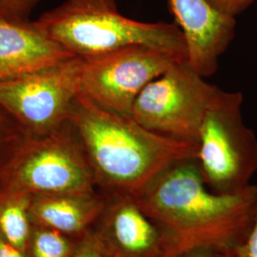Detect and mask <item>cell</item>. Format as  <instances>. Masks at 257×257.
I'll return each instance as SVG.
<instances>
[{"mask_svg":"<svg viewBox=\"0 0 257 257\" xmlns=\"http://www.w3.org/2000/svg\"><path fill=\"white\" fill-rule=\"evenodd\" d=\"M222 254L224 257H257V199L254 220L247 238Z\"/></svg>","mask_w":257,"mask_h":257,"instance_id":"cell-17","label":"cell"},{"mask_svg":"<svg viewBox=\"0 0 257 257\" xmlns=\"http://www.w3.org/2000/svg\"><path fill=\"white\" fill-rule=\"evenodd\" d=\"M135 198L161 231L165 257L196 247L225 253L252 228L257 185L231 194L212 193L191 158L168 168Z\"/></svg>","mask_w":257,"mask_h":257,"instance_id":"cell-1","label":"cell"},{"mask_svg":"<svg viewBox=\"0 0 257 257\" xmlns=\"http://www.w3.org/2000/svg\"><path fill=\"white\" fill-rule=\"evenodd\" d=\"M84 59L78 56L18 78L0 80V105L28 138H42L68 121L80 94Z\"/></svg>","mask_w":257,"mask_h":257,"instance_id":"cell-7","label":"cell"},{"mask_svg":"<svg viewBox=\"0 0 257 257\" xmlns=\"http://www.w3.org/2000/svg\"><path fill=\"white\" fill-rule=\"evenodd\" d=\"M74 257H102L90 233L85 236L80 248Z\"/></svg>","mask_w":257,"mask_h":257,"instance_id":"cell-19","label":"cell"},{"mask_svg":"<svg viewBox=\"0 0 257 257\" xmlns=\"http://www.w3.org/2000/svg\"><path fill=\"white\" fill-rule=\"evenodd\" d=\"M84 238H76L51 228L33 225L25 253L27 257H74Z\"/></svg>","mask_w":257,"mask_h":257,"instance_id":"cell-14","label":"cell"},{"mask_svg":"<svg viewBox=\"0 0 257 257\" xmlns=\"http://www.w3.org/2000/svg\"><path fill=\"white\" fill-rule=\"evenodd\" d=\"M75 55L29 24L0 19V80L18 78Z\"/></svg>","mask_w":257,"mask_h":257,"instance_id":"cell-11","label":"cell"},{"mask_svg":"<svg viewBox=\"0 0 257 257\" xmlns=\"http://www.w3.org/2000/svg\"><path fill=\"white\" fill-rule=\"evenodd\" d=\"M32 24L83 59L135 45L188 59L183 35L175 23L128 19L120 13L116 0H66Z\"/></svg>","mask_w":257,"mask_h":257,"instance_id":"cell-3","label":"cell"},{"mask_svg":"<svg viewBox=\"0 0 257 257\" xmlns=\"http://www.w3.org/2000/svg\"><path fill=\"white\" fill-rule=\"evenodd\" d=\"M102 205L103 195L97 190L88 193L34 194L31 219L33 225L84 238L91 230Z\"/></svg>","mask_w":257,"mask_h":257,"instance_id":"cell-12","label":"cell"},{"mask_svg":"<svg viewBox=\"0 0 257 257\" xmlns=\"http://www.w3.org/2000/svg\"><path fill=\"white\" fill-rule=\"evenodd\" d=\"M96 190L82 143L69 120L48 136L28 138L0 183V191L33 195Z\"/></svg>","mask_w":257,"mask_h":257,"instance_id":"cell-5","label":"cell"},{"mask_svg":"<svg viewBox=\"0 0 257 257\" xmlns=\"http://www.w3.org/2000/svg\"><path fill=\"white\" fill-rule=\"evenodd\" d=\"M211 6L219 13L236 19V17L242 14L244 11L256 0H207Z\"/></svg>","mask_w":257,"mask_h":257,"instance_id":"cell-18","label":"cell"},{"mask_svg":"<svg viewBox=\"0 0 257 257\" xmlns=\"http://www.w3.org/2000/svg\"><path fill=\"white\" fill-rule=\"evenodd\" d=\"M216 89L188 59L179 60L139 93L131 117L156 135L197 145L205 111Z\"/></svg>","mask_w":257,"mask_h":257,"instance_id":"cell-6","label":"cell"},{"mask_svg":"<svg viewBox=\"0 0 257 257\" xmlns=\"http://www.w3.org/2000/svg\"><path fill=\"white\" fill-rule=\"evenodd\" d=\"M183 35L190 64L204 77L215 74L221 55L235 36L236 20L207 0H167Z\"/></svg>","mask_w":257,"mask_h":257,"instance_id":"cell-10","label":"cell"},{"mask_svg":"<svg viewBox=\"0 0 257 257\" xmlns=\"http://www.w3.org/2000/svg\"><path fill=\"white\" fill-rule=\"evenodd\" d=\"M28 138L19 122L0 105V183Z\"/></svg>","mask_w":257,"mask_h":257,"instance_id":"cell-15","label":"cell"},{"mask_svg":"<svg viewBox=\"0 0 257 257\" xmlns=\"http://www.w3.org/2000/svg\"><path fill=\"white\" fill-rule=\"evenodd\" d=\"M179 60L141 45L84 59L80 93L104 110L131 116L139 93Z\"/></svg>","mask_w":257,"mask_h":257,"instance_id":"cell-8","label":"cell"},{"mask_svg":"<svg viewBox=\"0 0 257 257\" xmlns=\"http://www.w3.org/2000/svg\"><path fill=\"white\" fill-rule=\"evenodd\" d=\"M32 198L33 194L0 191V234L23 252L33 229Z\"/></svg>","mask_w":257,"mask_h":257,"instance_id":"cell-13","label":"cell"},{"mask_svg":"<svg viewBox=\"0 0 257 257\" xmlns=\"http://www.w3.org/2000/svg\"><path fill=\"white\" fill-rule=\"evenodd\" d=\"M39 0H0V19L16 24H29L30 16Z\"/></svg>","mask_w":257,"mask_h":257,"instance_id":"cell-16","label":"cell"},{"mask_svg":"<svg viewBox=\"0 0 257 257\" xmlns=\"http://www.w3.org/2000/svg\"><path fill=\"white\" fill-rule=\"evenodd\" d=\"M68 120L75 128L97 191L137 195L168 168L196 158L197 145L164 138L81 93Z\"/></svg>","mask_w":257,"mask_h":257,"instance_id":"cell-2","label":"cell"},{"mask_svg":"<svg viewBox=\"0 0 257 257\" xmlns=\"http://www.w3.org/2000/svg\"><path fill=\"white\" fill-rule=\"evenodd\" d=\"M243 94L217 87L205 111L197 141V164L212 193L231 194L257 172V138L242 116Z\"/></svg>","mask_w":257,"mask_h":257,"instance_id":"cell-4","label":"cell"},{"mask_svg":"<svg viewBox=\"0 0 257 257\" xmlns=\"http://www.w3.org/2000/svg\"><path fill=\"white\" fill-rule=\"evenodd\" d=\"M175 257H224V255L213 248L196 247L184 250Z\"/></svg>","mask_w":257,"mask_h":257,"instance_id":"cell-20","label":"cell"},{"mask_svg":"<svg viewBox=\"0 0 257 257\" xmlns=\"http://www.w3.org/2000/svg\"><path fill=\"white\" fill-rule=\"evenodd\" d=\"M0 257H27L23 252L15 246H13L6 239L0 234Z\"/></svg>","mask_w":257,"mask_h":257,"instance_id":"cell-21","label":"cell"},{"mask_svg":"<svg viewBox=\"0 0 257 257\" xmlns=\"http://www.w3.org/2000/svg\"><path fill=\"white\" fill-rule=\"evenodd\" d=\"M100 193L103 205L89 233L102 257L166 256L161 231L134 195Z\"/></svg>","mask_w":257,"mask_h":257,"instance_id":"cell-9","label":"cell"}]
</instances>
